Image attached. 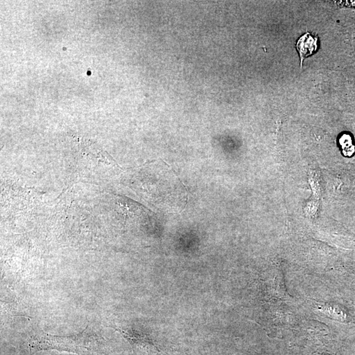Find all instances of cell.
Returning <instances> with one entry per match:
<instances>
[{
  "label": "cell",
  "instance_id": "1",
  "mask_svg": "<svg viewBox=\"0 0 355 355\" xmlns=\"http://www.w3.org/2000/svg\"><path fill=\"white\" fill-rule=\"evenodd\" d=\"M29 347L34 351L57 350L79 355H103V339L87 326L75 336L36 335L31 339Z\"/></svg>",
  "mask_w": 355,
  "mask_h": 355
},
{
  "label": "cell",
  "instance_id": "2",
  "mask_svg": "<svg viewBox=\"0 0 355 355\" xmlns=\"http://www.w3.org/2000/svg\"><path fill=\"white\" fill-rule=\"evenodd\" d=\"M317 37L311 35L308 32L299 39L296 48L300 55L301 66L304 59L314 54L317 51Z\"/></svg>",
  "mask_w": 355,
  "mask_h": 355
}]
</instances>
